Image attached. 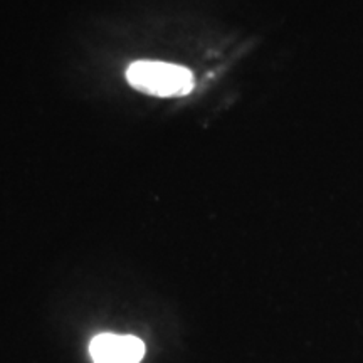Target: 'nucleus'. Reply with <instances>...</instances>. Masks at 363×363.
<instances>
[{"label":"nucleus","instance_id":"obj_2","mask_svg":"<svg viewBox=\"0 0 363 363\" xmlns=\"http://www.w3.org/2000/svg\"><path fill=\"white\" fill-rule=\"evenodd\" d=\"M94 363H138L145 353V345L130 335H98L91 342Z\"/></svg>","mask_w":363,"mask_h":363},{"label":"nucleus","instance_id":"obj_1","mask_svg":"<svg viewBox=\"0 0 363 363\" xmlns=\"http://www.w3.org/2000/svg\"><path fill=\"white\" fill-rule=\"evenodd\" d=\"M126 79L135 89L153 96H184L194 88V76L187 67L162 61H136L126 69Z\"/></svg>","mask_w":363,"mask_h":363}]
</instances>
